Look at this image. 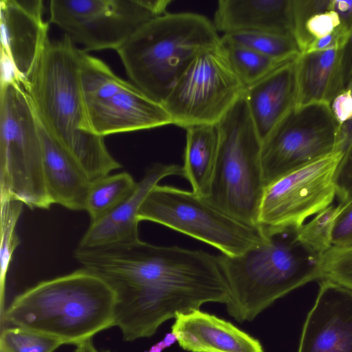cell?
<instances>
[{"instance_id": "obj_2", "label": "cell", "mask_w": 352, "mask_h": 352, "mask_svg": "<svg viewBox=\"0 0 352 352\" xmlns=\"http://www.w3.org/2000/svg\"><path fill=\"white\" fill-rule=\"evenodd\" d=\"M82 52L65 35L60 40H49L22 87L42 126L92 183L122 165L109 152L104 137L89 127L80 83Z\"/></svg>"}, {"instance_id": "obj_24", "label": "cell", "mask_w": 352, "mask_h": 352, "mask_svg": "<svg viewBox=\"0 0 352 352\" xmlns=\"http://www.w3.org/2000/svg\"><path fill=\"white\" fill-rule=\"evenodd\" d=\"M136 186L137 182L126 172L109 175L92 182L85 205L91 223L113 210L131 195Z\"/></svg>"}, {"instance_id": "obj_23", "label": "cell", "mask_w": 352, "mask_h": 352, "mask_svg": "<svg viewBox=\"0 0 352 352\" xmlns=\"http://www.w3.org/2000/svg\"><path fill=\"white\" fill-rule=\"evenodd\" d=\"M219 46L231 68L245 87L297 58L283 60L271 58L234 43L225 36L220 38Z\"/></svg>"}, {"instance_id": "obj_19", "label": "cell", "mask_w": 352, "mask_h": 352, "mask_svg": "<svg viewBox=\"0 0 352 352\" xmlns=\"http://www.w3.org/2000/svg\"><path fill=\"white\" fill-rule=\"evenodd\" d=\"M213 23L224 34L258 31L294 36L292 0H220Z\"/></svg>"}, {"instance_id": "obj_10", "label": "cell", "mask_w": 352, "mask_h": 352, "mask_svg": "<svg viewBox=\"0 0 352 352\" xmlns=\"http://www.w3.org/2000/svg\"><path fill=\"white\" fill-rule=\"evenodd\" d=\"M170 0H51L50 23L83 50H117L135 32L166 13Z\"/></svg>"}, {"instance_id": "obj_15", "label": "cell", "mask_w": 352, "mask_h": 352, "mask_svg": "<svg viewBox=\"0 0 352 352\" xmlns=\"http://www.w3.org/2000/svg\"><path fill=\"white\" fill-rule=\"evenodd\" d=\"M298 352H352V290L321 280Z\"/></svg>"}, {"instance_id": "obj_29", "label": "cell", "mask_w": 352, "mask_h": 352, "mask_svg": "<svg viewBox=\"0 0 352 352\" xmlns=\"http://www.w3.org/2000/svg\"><path fill=\"white\" fill-rule=\"evenodd\" d=\"M320 267L322 279L352 290V246H332L320 256Z\"/></svg>"}, {"instance_id": "obj_33", "label": "cell", "mask_w": 352, "mask_h": 352, "mask_svg": "<svg viewBox=\"0 0 352 352\" xmlns=\"http://www.w3.org/2000/svg\"><path fill=\"white\" fill-rule=\"evenodd\" d=\"M332 113L340 125L352 119V95L348 90L338 94L330 104Z\"/></svg>"}, {"instance_id": "obj_8", "label": "cell", "mask_w": 352, "mask_h": 352, "mask_svg": "<svg viewBox=\"0 0 352 352\" xmlns=\"http://www.w3.org/2000/svg\"><path fill=\"white\" fill-rule=\"evenodd\" d=\"M138 219L151 221L212 245L233 256L262 243L265 234L208 203L192 191L155 186L143 201Z\"/></svg>"}, {"instance_id": "obj_9", "label": "cell", "mask_w": 352, "mask_h": 352, "mask_svg": "<svg viewBox=\"0 0 352 352\" xmlns=\"http://www.w3.org/2000/svg\"><path fill=\"white\" fill-rule=\"evenodd\" d=\"M80 83L90 130L104 137L173 124L164 106L82 50Z\"/></svg>"}, {"instance_id": "obj_37", "label": "cell", "mask_w": 352, "mask_h": 352, "mask_svg": "<svg viewBox=\"0 0 352 352\" xmlns=\"http://www.w3.org/2000/svg\"><path fill=\"white\" fill-rule=\"evenodd\" d=\"M346 90H348V91L351 93V94L352 95V85H351L350 86V87H349L348 89H346Z\"/></svg>"}, {"instance_id": "obj_18", "label": "cell", "mask_w": 352, "mask_h": 352, "mask_svg": "<svg viewBox=\"0 0 352 352\" xmlns=\"http://www.w3.org/2000/svg\"><path fill=\"white\" fill-rule=\"evenodd\" d=\"M296 60L280 66L263 79L245 87L244 96L262 142L295 107Z\"/></svg>"}, {"instance_id": "obj_21", "label": "cell", "mask_w": 352, "mask_h": 352, "mask_svg": "<svg viewBox=\"0 0 352 352\" xmlns=\"http://www.w3.org/2000/svg\"><path fill=\"white\" fill-rule=\"evenodd\" d=\"M342 49L300 54L295 62L296 108L315 103L330 105L340 93Z\"/></svg>"}, {"instance_id": "obj_30", "label": "cell", "mask_w": 352, "mask_h": 352, "mask_svg": "<svg viewBox=\"0 0 352 352\" xmlns=\"http://www.w3.org/2000/svg\"><path fill=\"white\" fill-rule=\"evenodd\" d=\"M335 186L336 197L341 208L352 203V142L344 153L338 166Z\"/></svg>"}, {"instance_id": "obj_28", "label": "cell", "mask_w": 352, "mask_h": 352, "mask_svg": "<svg viewBox=\"0 0 352 352\" xmlns=\"http://www.w3.org/2000/svg\"><path fill=\"white\" fill-rule=\"evenodd\" d=\"M63 344L52 336L14 326L1 331L0 352H54Z\"/></svg>"}, {"instance_id": "obj_12", "label": "cell", "mask_w": 352, "mask_h": 352, "mask_svg": "<svg viewBox=\"0 0 352 352\" xmlns=\"http://www.w3.org/2000/svg\"><path fill=\"white\" fill-rule=\"evenodd\" d=\"M340 124L330 105L315 103L292 109L262 142L265 186L336 151Z\"/></svg>"}, {"instance_id": "obj_1", "label": "cell", "mask_w": 352, "mask_h": 352, "mask_svg": "<svg viewBox=\"0 0 352 352\" xmlns=\"http://www.w3.org/2000/svg\"><path fill=\"white\" fill-rule=\"evenodd\" d=\"M74 257L114 289V326L126 342L151 337L166 320L204 303L227 305L230 300L217 256L202 250L157 246L139 239L78 247Z\"/></svg>"}, {"instance_id": "obj_16", "label": "cell", "mask_w": 352, "mask_h": 352, "mask_svg": "<svg viewBox=\"0 0 352 352\" xmlns=\"http://www.w3.org/2000/svg\"><path fill=\"white\" fill-rule=\"evenodd\" d=\"M183 166L155 163L147 168L134 191L113 210L90 223L78 247L94 248L134 242L139 240L138 212L151 190L163 178L170 175L183 177Z\"/></svg>"}, {"instance_id": "obj_6", "label": "cell", "mask_w": 352, "mask_h": 352, "mask_svg": "<svg viewBox=\"0 0 352 352\" xmlns=\"http://www.w3.org/2000/svg\"><path fill=\"white\" fill-rule=\"evenodd\" d=\"M217 124V157L208 192L204 199L233 218L258 227L265 187L261 166L262 141L244 94Z\"/></svg>"}, {"instance_id": "obj_7", "label": "cell", "mask_w": 352, "mask_h": 352, "mask_svg": "<svg viewBox=\"0 0 352 352\" xmlns=\"http://www.w3.org/2000/svg\"><path fill=\"white\" fill-rule=\"evenodd\" d=\"M0 197L32 209L52 204L44 179L40 122L28 94L11 76L0 80Z\"/></svg>"}, {"instance_id": "obj_11", "label": "cell", "mask_w": 352, "mask_h": 352, "mask_svg": "<svg viewBox=\"0 0 352 352\" xmlns=\"http://www.w3.org/2000/svg\"><path fill=\"white\" fill-rule=\"evenodd\" d=\"M245 90L218 45L191 62L163 105L182 128L217 124Z\"/></svg>"}, {"instance_id": "obj_26", "label": "cell", "mask_w": 352, "mask_h": 352, "mask_svg": "<svg viewBox=\"0 0 352 352\" xmlns=\"http://www.w3.org/2000/svg\"><path fill=\"white\" fill-rule=\"evenodd\" d=\"M340 210L339 204L331 205L296 229L298 241L311 252L322 255L332 247V230Z\"/></svg>"}, {"instance_id": "obj_35", "label": "cell", "mask_w": 352, "mask_h": 352, "mask_svg": "<svg viewBox=\"0 0 352 352\" xmlns=\"http://www.w3.org/2000/svg\"><path fill=\"white\" fill-rule=\"evenodd\" d=\"M74 352H109V351H99L96 349L92 342V338L86 339L77 344Z\"/></svg>"}, {"instance_id": "obj_34", "label": "cell", "mask_w": 352, "mask_h": 352, "mask_svg": "<svg viewBox=\"0 0 352 352\" xmlns=\"http://www.w3.org/2000/svg\"><path fill=\"white\" fill-rule=\"evenodd\" d=\"M332 8L338 14L342 25L352 28V0H332Z\"/></svg>"}, {"instance_id": "obj_17", "label": "cell", "mask_w": 352, "mask_h": 352, "mask_svg": "<svg viewBox=\"0 0 352 352\" xmlns=\"http://www.w3.org/2000/svg\"><path fill=\"white\" fill-rule=\"evenodd\" d=\"M171 330L179 346L190 352H265L257 339L199 309L178 315Z\"/></svg>"}, {"instance_id": "obj_4", "label": "cell", "mask_w": 352, "mask_h": 352, "mask_svg": "<svg viewBox=\"0 0 352 352\" xmlns=\"http://www.w3.org/2000/svg\"><path fill=\"white\" fill-rule=\"evenodd\" d=\"M265 239L241 254L217 256L229 289L226 305L236 321H251L276 300L322 279L320 256L296 238V229L265 230Z\"/></svg>"}, {"instance_id": "obj_20", "label": "cell", "mask_w": 352, "mask_h": 352, "mask_svg": "<svg viewBox=\"0 0 352 352\" xmlns=\"http://www.w3.org/2000/svg\"><path fill=\"white\" fill-rule=\"evenodd\" d=\"M40 126L44 179L52 204L74 211L85 210L91 182L75 160L50 137L41 123Z\"/></svg>"}, {"instance_id": "obj_27", "label": "cell", "mask_w": 352, "mask_h": 352, "mask_svg": "<svg viewBox=\"0 0 352 352\" xmlns=\"http://www.w3.org/2000/svg\"><path fill=\"white\" fill-rule=\"evenodd\" d=\"M1 292L3 295L6 277L13 253L20 243L16 232L17 221L23 209V203L1 196Z\"/></svg>"}, {"instance_id": "obj_22", "label": "cell", "mask_w": 352, "mask_h": 352, "mask_svg": "<svg viewBox=\"0 0 352 352\" xmlns=\"http://www.w3.org/2000/svg\"><path fill=\"white\" fill-rule=\"evenodd\" d=\"M186 129L184 175L192 192L205 198L208 195L214 168L218 144L217 124H198Z\"/></svg>"}, {"instance_id": "obj_31", "label": "cell", "mask_w": 352, "mask_h": 352, "mask_svg": "<svg viewBox=\"0 0 352 352\" xmlns=\"http://www.w3.org/2000/svg\"><path fill=\"white\" fill-rule=\"evenodd\" d=\"M331 245L338 248L352 246V203L341 208L335 220Z\"/></svg>"}, {"instance_id": "obj_25", "label": "cell", "mask_w": 352, "mask_h": 352, "mask_svg": "<svg viewBox=\"0 0 352 352\" xmlns=\"http://www.w3.org/2000/svg\"><path fill=\"white\" fill-rule=\"evenodd\" d=\"M223 36L234 43L276 59H295L300 54L293 36L258 31L237 32Z\"/></svg>"}, {"instance_id": "obj_36", "label": "cell", "mask_w": 352, "mask_h": 352, "mask_svg": "<svg viewBox=\"0 0 352 352\" xmlns=\"http://www.w3.org/2000/svg\"><path fill=\"white\" fill-rule=\"evenodd\" d=\"M168 336L165 338V340L160 342L159 344L153 346L148 352H160L164 347L167 346V341H168L172 337L173 334L170 333L167 335Z\"/></svg>"}, {"instance_id": "obj_3", "label": "cell", "mask_w": 352, "mask_h": 352, "mask_svg": "<svg viewBox=\"0 0 352 352\" xmlns=\"http://www.w3.org/2000/svg\"><path fill=\"white\" fill-rule=\"evenodd\" d=\"M117 296L86 268L42 281L14 298L2 320L15 327L78 343L114 326Z\"/></svg>"}, {"instance_id": "obj_32", "label": "cell", "mask_w": 352, "mask_h": 352, "mask_svg": "<svg viewBox=\"0 0 352 352\" xmlns=\"http://www.w3.org/2000/svg\"><path fill=\"white\" fill-rule=\"evenodd\" d=\"M352 85V28L347 41L342 49L340 65V93ZM339 93V94H340Z\"/></svg>"}, {"instance_id": "obj_14", "label": "cell", "mask_w": 352, "mask_h": 352, "mask_svg": "<svg viewBox=\"0 0 352 352\" xmlns=\"http://www.w3.org/2000/svg\"><path fill=\"white\" fill-rule=\"evenodd\" d=\"M42 0H1V76L21 85L30 79L47 42Z\"/></svg>"}, {"instance_id": "obj_5", "label": "cell", "mask_w": 352, "mask_h": 352, "mask_svg": "<svg viewBox=\"0 0 352 352\" xmlns=\"http://www.w3.org/2000/svg\"><path fill=\"white\" fill-rule=\"evenodd\" d=\"M220 38L203 15L167 12L144 24L116 52L133 84L163 104L191 62L217 46Z\"/></svg>"}, {"instance_id": "obj_13", "label": "cell", "mask_w": 352, "mask_h": 352, "mask_svg": "<svg viewBox=\"0 0 352 352\" xmlns=\"http://www.w3.org/2000/svg\"><path fill=\"white\" fill-rule=\"evenodd\" d=\"M344 153L334 151L265 186L258 226L263 230L297 229L331 206L335 177Z\"/></svg>"}]
</instances>
